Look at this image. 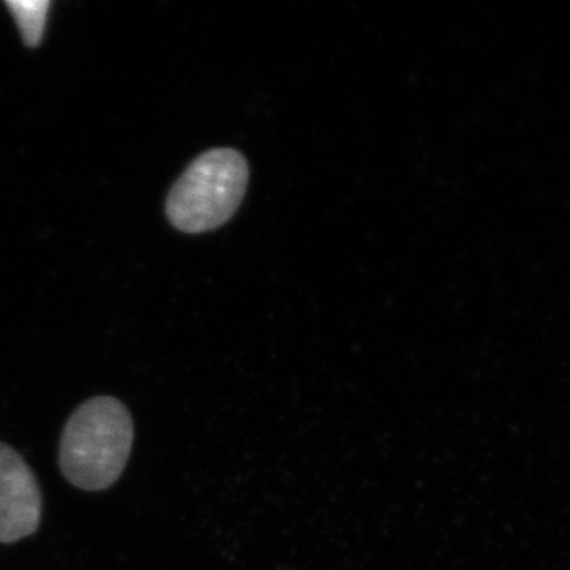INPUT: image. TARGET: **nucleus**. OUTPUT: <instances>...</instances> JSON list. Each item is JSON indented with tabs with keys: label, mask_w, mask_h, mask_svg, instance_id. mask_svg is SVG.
<instances>
[{
	"label": "nucleus",
	"mask_w": 570,
	"mask_h": 570,
	"mask_svg": "<svg viewBox=\"0 0 570 570\" xmlns=\"http://www.w3.org/2000/svg\"><path fill=\"white\" fill-rule=\"evenodd\" d=\"M132 414L115 396H92L71 412L59 442V468L78 490L104 491L121 478L132 453Z\"/></svg>",
	"instance_id": "obj_1"
},
{
	"label": "nucleus",
	"mask_w": 570,
	"mask_h": 570,
	"mask_svg": "<svg viewBox=\"0 0 570 570\" xmlns=\"http://www.w3.org/2000/svg\"><path fill=\"white\" fill-rule=\"evenodd\" d=\"M247 181L249 167L235 149L202 154L171 187L167 198L168 219L186 234L219 228L239 208Z\"/></svg>",
	"instance_id": "obj_2"
},
{
	"label": "nucleus",
	"mask_w": 570,
	"mask_h": 570,
	"mask_svg": "<svg viewBox=\"0 0 570 570\" xmlns=\"http://www.w3.org/2000/svg\"><path fill=\"white\" fill-rule=\"evenodd\" d=\"M43 498L39 479L18 450L0 442V543H17L39 531Z\"/></svg>",
	"instance_id": "obj_3"
},
{
	"label": "nucleus",
	"mask_w": 570,
	"mask_h": 570,
	"mask_svg": "<svg viewBox=\"0 0 570 570\" xmlns=\"http://www.w3.org/2000/svg\"><path fill=\"white\" fill-rule=\"evenodd\" d=\"M17 21L22 40L28 47H37L43 37L50 2L47 0H9L6 2Z\"/></svg>",
	"instance_id": "obj_4"
}]
</instances>
